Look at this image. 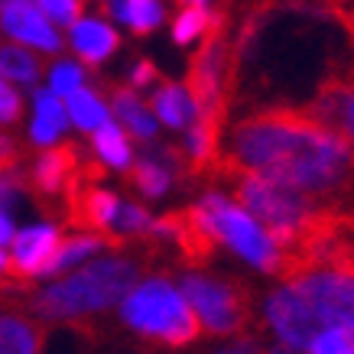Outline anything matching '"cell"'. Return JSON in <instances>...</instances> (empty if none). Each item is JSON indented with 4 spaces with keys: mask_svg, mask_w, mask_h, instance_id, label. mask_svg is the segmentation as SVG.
Masks as SVG:
<instances>
[{
    "mask_svg": "<svg viewBox=\"0 0 354 354\" xmlns=\"http://www.w3.org/2000/svg\"><path fill=\"white\" fill-rule=\"evenodd\" d=\"M306 114L325 124L328 130H335L338 137L354 150V68L348 72H338L335 78H328L319 95L312 101Z\"/></svg>",
    "mask_w": 354,
    "mask_h": 354,
    "instance_id": "9c48e42d",
    "label": "cell"
},
{
    "mask_svg": "<svg viewBox=\"0 0 354 354\" xmlns=\"http://www.w3.org/2000/svg\"><path fill=\"white\" fill-rule=\"evenodd\" d=\"M20 169V147L10 137L0 133V172H17Z\"/></svg>",
    "mask_w": 354,
    "mask_h": 354,
    "instance_id": "f546056e",
    "label": "cell"
},
{
    "mask_svg": "<svg viewBox=\"0 0 354 354\" xmlns=\"http://www.w3.org/2000/svg\"><path fill=\"white\" fill-rule=\"evenodd\" d=\"M68 108H65V114L75 120L82 130H95L101 127L104 120H108V108H104V101L95 95V91H88V88L78 85L75 91H68Z\"/></svg>",
    "mask_w": 354,
    "mask_h": 354,
    "instance_id": "d6986e66",
    "label": "cell"
},
{
    "mask_svg": "<svg viewBox=\"0 0 354 354\" xmlns=\"http://www.w3.org/2000/svg\"><path fill=\"white\" fill-rule=\"evenodd\" d=\"M111 13L120 17L124 23H130V30L137 36L153 32L162 20L160 0H111Z\"/></svg>",
    "mask_w": 354,
    "mask_h": 354,
    "instance_id": "ac0fdd59",
    "label": "cell"
},
{
    "mask_svg": "<svg viewBox=\"0 0 354 354\" xmlns=\"http://www.w3.org/2000/svg\"><path fill=\"white\" fill-rule=\"evenodd\" d=\"M241 169L277 179L354 212V150L306 111H260L221 137L212 172Z\"/></svg>",
    "mask_w": 354,
    "mask_h": 354,
    "instance_id": "6da1fadb",
    "label": "cell"
},
{
    "mask_svg": "<svg viewBox=\"0 0 354 354\" xmlns=\"http://www.w3.org/2000/svg\"><path fill=\"white\" fill-rule=\"evenodd\" d=\"M153 218L140 208V205H118V215H114V225L120 227V234L127 237V234H143L147 227H150Z\"/></svg>",
    "mask_w": 354,
    "mask_h": 354,
    "instance_id": "d4e9b609",
    "label": "cell"
},
{
    "mask_svg": "<svg viewBox=\"0 0 354 354\" xmlns=\"http://www.w3.org/2000/svg\"><path fill=\"white\" fill-rule=\"evenodd\" d=\"M0 26L7 36L20 39L26 46H36L43 53H59L62 49V39L59 32L53 30V23L43 10H36L30 0H13L7 7H0Z\"/></svg>",
    "mask_w": 354,
    "mask_h": 354,
    "instance_id": "8fae6325",
    "label": "cell"
},
{
    "mask_svg": "<svg viewBox=\"0 0 354 354\" xmlns=\"http://www.w3.org/2000/svg\"><path fill=\"white\" fill-rule=\"evenodd\" d=\"M114 114L127 124L133 137L150 140L153 133H156V118L143 108V101H140L133 91H127V88H118V91H114Z\"/></svg>",
    "mask_w": 354,
    "mask_h": 354,
    "instance_id": "e0dca14e",
    "label": "cell"
},
{
    "mask_svg": "<svg viewBox=\"0 0 354 354\" xmlns=\"http://www.w3.org/2000/svg\"><path fill=\"white\" fill-rule=\"evenodd\" d=\"M39 10L49 20L62 23V26H72L82 17V0H39Z\"/></svg>",
    "mask_w": 354,
    "mask_h": 354,
    "instance_id": "484cf974",
    "label": "cell"
},
{
    "mask_svg": "<svg viewBox=\"0 0 354 354\" xmlns=\"http://www.w3.org/2000/svg\"><path fill=\"white\" fill-rule=\"evenodd\" d=\"M95 153L108 162V166H114V169H127L130 166L127 137H124V130L114 127L111 120H104L101 127H95Z\"/></svg>",
    "mask_w": 354,
    "mask_h": 354,
    "instance_id": "ffe728a7",
    "label": "cell"
},
{
    "mask_svg": "<svg viewBox=\"0 0 354 354\" xmlns=\"http://www.w3.org/2000/svg\"><path fill=\"white\" fill-rule=\"evenodd\" d=\"M0 78L7 82H20V85H32L39 78V59L20 46H3L0 49Z\"/></svg>",
    "mask_w": 354,
    "mask_h": 354,
    "instance_id": "44dd1931",
    "label": "cell"
},
{
    "mask_svg": "<svg viewBox=\"0 0 354 354\" xmlns=\"http://www.w3.org/2000/svg\"><path fill=\"white\" fill-rule=\"evenodd\" d=\"M120 315L140 335L160 338V342L176 344V348L195 342L202 332V322L192 312V306L185 302L183 292L172 290L166 279H150L137 290H130L124 296Z\"/></svg>",
    "mask_w": 354,
    "mask_h": 354,
    "instance_id": "277c9868",
    "label": "cell"
},
{
    "mask_svg": "<svg viewBox=\"0 0 354 354\" xmlns=\"http://www.w3.org/2000/svg\"><path fill=\"white\" fill-rule=\"evenodd\" d=\"M218 176L231 183L237 205L263 225V231L277 244L279 254L296 244L299 231L322 208H332V205H325L322 198L302 192V189H292V185L277 183V179H263V176H254V172L225 169V172H218Z\"/></svg>",
    "mask_w": 354,
    "mask_h": 354,
    "instance_id": "7a4b0ae2",
    "label": "cell"
},
{
    "mask_svg": "<svg viewBox=\"0 0 354 354\" xmlns=\"http://www.w3.org/2000/svg\"><path fill=\"white\" fill-rule=\"evenodd\" d=\"M153 111L160 114V120L166 124V127H176L183 130L192 124V97H189V91H185V85H172V82H166V85L153 95Z\"/></svg>",
    "mask_w": 354,
    "mask_h": 354,
    "instance_id": "2e32d148",
    "label": "cell"
},
{
    "mask_svg": "<svg viewBox=\"0 0 354 354\" xmlns=\"http://www.w3.org/2000/svg\"><path fill=\"white\" fill-rule=\"evenodd\" d=\"M140 277V267L130 260H101L78 270L72 277L53 283L49 290L30 299V309L39 319H75L88 312H101L124 299Z\"/></svg>",
    "mask_w": 354,
    "mask_h": 354,
    "instance_id": "3957f363",
    "label": "cell"
},
{
    "mask_svg": "<svg viewBox=\"0 0 354 354\" xmlns=\"http://www.w3.org/2000/svg\"><path fill=\"white\" fill-rule=\"evenodd\" d=\"M130 179H133V185H137L143 195H150V198H160V195H166V189H169V172H166V166H160V162L153 160H143L133 166V172H130Z\"/></svg>",
    "mask_w": 354,
    "mask_h": 354,
    "instance_id": "603a6c76",
    "label": "cell"
},
{
    "mask_svg": "<svg viewBox=\"0 0 354 354\" xmlns=\"http://www.w3.org/2000/svg\"><path fill=\"white\" fill-rule=\"evenodd\" d=\"M78 169H82V162H78L75 143L53 147L32 162V189H36V195H65V189L78 176Z\"/></svg>",
    "mask_w": 354,
    "mask_h": 354,
    "instance_id": "7c38bea8",
    "label": "cell"
},
{
    "mask_svg": "<svg viewBox=\"0 0 354 354\" xmlns=\"http://www.w3.org/2000/svg\"><path fill=\"white\" fill-rule=\"evenodd\" d=\"M120 198L101 185H91L88 176H78L68 183L65 189V215H68V225L78 227V231H101V234H111L108 227L114 225V215H118Z\"/></svg>",
    "mask_w": 354,
    "mask_h": 354,
    "instance_id": "ba28073f",
    "label": "cell"
},
{
    "mask_svg": "<svg viewBox=\"0 0 354 354\" xmlns=\"http://www.w3.org/2000/svg\"><path fill=\"white\" fill-rule=\"evenodd\" d=\"M208 17H212V13L202 10L198 3L185 7V10L176 17V26H172V36H176V43H192L195 36H202L205 26H208Z\"/></svg>",
    "mask_w": 354,
    "mask_h": 354,
    "instance_id": "cb8c5ba5",
    "label": "cell"
},
{
    "mask_svg": "<svg viewBox=\"0 0 354 354\" xmlns=\"http://www.w3.org/2000/svg\"><path fill=\"white\" fill-rule=\"evenodd\" d=\"M46 335L20 315H0V354H36L43 351Z\"/></svg>",
    "mask_w": 354,
    "mask_h": 354,
    "instance_id": "9a60e30c",
    "label": "cell"
},
{
    "mask_svg": "<svg viewBox=\"0 0 354 354\" xmlns=\"http://www.w3.org/2000/svg\"><path fill=\"white\" fill-rule=\"evenodd\" d=\"M20 111H23L20 95L0 78V124H17V120H20Z\"/></svg>",
    "mask_w": 354,
    "mask_h": 354,
    "instance_id": "83f0119b",
    "label": "cell"
},
{
    "mask_svg": "<svg viewBox=\"0 0 354 354\" xmlns=\"http://www.w3.org/2000/svg\"><path fill=\"white\" fill-rule=\"evenodd\" d=\"M68 127V114H65L59 95H53L49 88L36 91V118L30 127V140L36 147H53L55 140L65 133Z\"/></svg>",
    "mask_w": 354,
    "mask_h": 354,
    "instance_id": "5bb4252c",
    "label": "cell"
},
{
    "mask_svg": "<svg viewBox=\"0 0 354 354\" xmlns=\"http://www.w3.org/2000/svg\"><path fill=\"white\" fill-rule=\"evenodd\" d=\"M3 267H7V257H3V254H0V270H3Z\"/></svg>",
    "mask_w": 354,
    "mask_h": 354,
    "instance_id": "d6a6232c",
    "label": "cell"
},
{
    "mask_svg": "<svg viewBox=\"0 0 354 354\" xmlns=\"http://www.w3.org/2000/svg\"><path fill=\"white\" fill-rule=\"evenodd\" d=\"M267 322L270 328L277 332V338L286 348H296V351H309L312 338L322 332V322L312 315V309L302 302V296L292 290L290 283L283 290L270 292L267 299Z\"/></svg>",
    "mask_w": 354,
    "mask_h": 354,
    "instance_id": "52a82bcc",
    "label": "cell"
},
{
    "mask_svg": "<svg viewBox=\"0 0 354 354\" xmlns=\"http://www.w3.org/2000/svg\"><path fill=\"white\" fill-rule=\"evenodd\" d=\"M198 205L208 212L212 227H215V234H218L221 244H227L231 250H237L247 263L267 270V273H277L279 250H277V244L270 241L267 231H263V225H260L250 212L231 205L221 192H208Z\"/></svg>",
    "mask_w": 354,
    "mask_h": 354,
    "instance_id": "5b68a950",
    "label": "cell"
},
{
    "mask_svg": "<svg viewBox=\"0 0 354 354\" xmlns=\"http://www.w3.org/2000/svg\"><path fill=\"white\" fill-rule=\"evenodd\" d=\"M13 241V257L7 260V273L17 279H30V277H43L49 263H53V254L59 247V231L53 225H36L20 231Z\"/></svg>",
    "mask_w": 354,
    "mask_h": 354,
    "instance_id": "30bf717a",
    "label": "cell"
},
{
    "mask_svg": "<svg viewBox=\"0 0 354 354\" xmlns=\"http://www.w3.org/2000/svg\"><path fill=\"white\" fill-rule=\"evenodd\" d=\"M312 354H354V325H325L312 338Z\"/></svg>",
    "mask_w": 354,
    "mask_h": 354,
    "instance_id": "7402d4cb",
    "label": "cell"
},
{
    "mask_svg": "<svg viewBox=\"0 0 354 354\" xmlns=\"http://www.w3.org/2000/svg\"><path fill=\"white\" fill-rule=\"evenodd\" d=\"M322 3H325V10L332 13L335 20L348 30V36L354 39V0H322Z\"/></svg>",
    "mask_w": 354,
    "mask_h": 354,
    "instance_id": "f1b7e54d",
    "label": "cell"
},
{
    "mask_svg": "<svg viewBox=\"0 0 354 354\" xmlns=\"http://www.w3.org/2000/svg\"><path fill=\"white\" fill-rule=\"evenodd\" d=\"M153 78H156V68H153V62H140L137 68H133L130 82H133V88H143V85H150Z\"/></svg>",
    "mask_w": 354,
    "mask_h": 354,
    "instance_id": "4dcf8cb0",
    "label": "cell"
},
{
    "mask_svg": "<svg viewBox=\"0 0 354 354\" xmlns=\"http://www.w3.org/2000/svg\"><path fill=\"white\" fill-rule=\"evenodd\" d=\"M10 237H13V225H10V218L3 215V208H0V247L10 244Z\"/></svg>",
    "mask_w": 354,
    "mask_h": 354,
    "instance_id": "1f68e13d",
    "label": "cell"
},
{
    "mask_svg": "<svg viewBox=\"0 0 354 354\" xmlns=\"http://www.w3.org/2000/svg\"><path fill=\"white\" fill-rule=\"evenodd\" d=\"M189 3H205V0H189Z\"/></svg>",
    "mask_w": 354,
    "mask_h": 354,
    "instance_id": "836d02e7",
    "label": "cell"
},
{
    "mask_svg": "<svg viewBox=\"0 0 354 354\" xmlns=\"http://www.w3.org/2000/svg\"><path fill=\"white\" fill-rule=\"evenodd\" d=\"M183 296L212 335H237L250 322V296L241 283L189 273L183 279Z\"/></svg>",
    "mask_w": 354,
    "mask_h": 354,
    "instance_id": "8992f818",
    "label": "cell"
},
{
    "mask_svg": "<svg viewBox=\"0 0 354 354\" xmlns=\"http://www.w3.org/2000/svg\"><path fill=\"white\" fill-rule=\"evenodd\" d=\"M120 46V36L101 20H75L72 23V49H75L85 62L97 65L104 62L114 49Z\"/></svg>",
    "mask_w": 354,
    "mask_h": 354,
    "instance_id": "4fadbf2b",
    "label": "cell"
},
{
    "mask_svg": "<svg viewBox=\"0 0 354 354\" xmlns=\"http://www.w3.org/2000/svg\"><path fill=\"white\" fill-rule=\"evenodd\" d=\"M82 85V68L72 62H62V65H55V72L53 78H49V91L53 95H68V91H75V88Z\"/></svg>",
    "mask_w": 354,
    "mask_h": 354,
    "instance_id": "4316f807",
    "label": "cell"
}]
</instances>
